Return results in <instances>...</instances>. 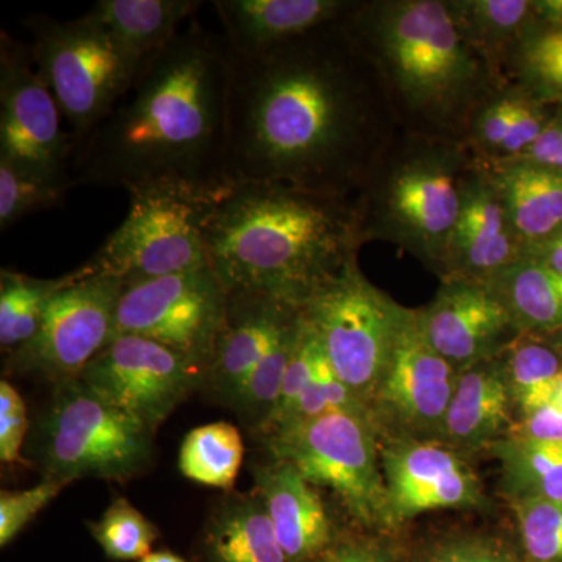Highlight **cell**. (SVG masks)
<instances>
[{
  "label": "cell",
  "mask_w": 562,
  "mask_h": 562,
  "mask_svg": "<svg viewBox=\"0 0 562 562\" xmlns=\"http://www.w3.org/2000/svg\"><path fill=\"white\" fill-rule=\"evenodd\" d=\"M346 20L262 54L227 49L225 183L349 199L371 179L401 124Z\"/></svg>",
  "instance_id": "6da1fadb"
},
{
  "label": "cell",
  "mask_w": 562,
  "mask_h": 562,
  "mask_svg": "<svg viewBox=\"0 0 562 562\" xmlns=\"http://www.w3.org/2000/svg\"><path fill=\"white\" fill-rule=\"evenodd\" d=\"M228 77L224 40L192 22L144 63L128 94L77 147L76 184L228 187Z\"/></svg>",
  "instance_id": "7a4b0ae2"
},
{
  "label": "cell",
  "mask_w": 562,
  "mask_h": 562,
  "mask_svg": "<svg viewBox=\"0 0 562 562\" xmlns=\"http://www.w3.org/2000/svg\"><path fill=\"white\" fill-rule=\"evenodd\" d=\"M357 202L280 183L228 184L205 231L206 258L228 294L302 310L357 261Z\"/></svg>",
  "instance_id": "3957f363"
},
{
  "label": "cell",
  "mask_w": 562,
  "mask_h": 562,
  "mask_svg": "<svg viewBox=\"0 0 562 562\" xmlns=\"http://www.w3.org/2000/svg\"><path fill=\"white\" fill-rule=\"evenodd\" d=\"M346 25L379 69L405 132L458 143L490 103L495 69L462 33L449 3H357Z\"/></svg>",
  "instance_id": "277c9868"
},
{
  "label": "cell",
  "mask_w": 562,
  "mask_h": 562,
  "mask_svg": "<svg viewBox=\"0 0 562 562\" xmlns=\"http://www.w3.org/2000/svg\"><path fill=\"white\" fill-rule=\"evenodd\" d=\"M458 144L412 133L395 139L357 199L366 241L391 239L446 273L472 171Z\"/></svg>",
  "instance_id": "5b68a950"
},
{
  "label": "cell",
  "mask_w": 562,
  "mask_h": 562,
  "mask_svg": "<svg viewBox=\"0 0 562 562\" xmlns=\"http://www.w3.org/2000/svg\"><path fill=\"white\" fill-rule=\"evenodd\" d=\"M225 190L160 183L128 192L124 222L81 269L128 286L209 265L206 225Z\"/></svg>",
  "instance_id": "8992f818"
},
{
  "label": "cell",
  "mask_w": 562,
  "mask_h": 562,
  "mask_svg": "<svg viewBox=\"0 0 562 562\" xmlns=\"http://www.w3.org/2000/svg\"><path fill=\"white\" fill-rule=\"evenodd\" d=\"M24 25L32 60L69 122L77 150L128 94L140 68L88 13L72 21L33 14Z\"/></svg>",
  "instance_id": "52a82bcc"
},
{
  "label": "cell",
  "mask_w": 562,
  "mask_h": 562,
  "mask_svg": "<svg viewBox=\"0 0 562 562\" xmlns=\"http://www.w3.org/2000/svg\"><path fill=\"white\" fill-rule=\"evenodd\" d=\"M55 386L38 424L40 462L46 479L125 482L144 471L155 432L103 401L80 379Z\"/></svg>",
  "instance_id": "ba28073f"
},
{
  "label": "cell",
  "mask_w": 562,
  "mask_h": 562,
  "mask_svg": "<svg viewBox=\"0 0 562 562\" xmlns=\"http://www.w3.org/2000/svg\"><path fill=\"white\" fill-rule=\"evenodd\" d=\"M268 438L273 460L290 462L313 486L330 490L355 522L392 528L372 416L330 412Z\"/></svg>",
  "instance_id": "9c48e42d"
},
{
  "label": "cell",
  "mask_w": 562,
  "mask_h": 562,
  "mask_svg": "<svg viewBox=\"0 0 562 562\" xmlns=\"http://www.w3.org/2000/svg\"><path fill=\"white\" fill-rule=\"evenodd\" d=\"M402 308L373 286L355 261L301 310L333 372L369 412L390 361Z\"/></svg>",
  "instance_id": "30bf717a"
},
{
  "label": "cell",
  "mask_w": 562,
  "mask_h": 562,
  "mask_svg": "<svg viewBox=\"0 0 562 562\" xmlns=\"http://www.w3.org/2000/svg\"><path fill=\"white\" fill-rule=\"evenodd\" d=\"M227 288L210 265L122 286L116 336H138L179 351L203 371L224 328ZM205 376V375H203Z\"/></svg>",
  "instance_id": "8fae6325"
},
{
  "label": "cell",
  "mask_w": 562,
  "mask_h": 562,
  "mask_svg": "<svg viewBox=\"0 0 562 562\" xmlns=\"http://www.w3.org/2000/svg\"><path fill=\"white\" fill-rule=\"evenodd\" d=\"M63 113L41 79L31 50L0 33V160L54 180L74 181L76 147L61 128ZM76 183V181H74Z\"/></svg>",
  "instance_id": "7c38bea8"
},
{
  "label": "cell",
  "mask_w": 562,
  "mask_h": 562,
  "mask_svg": "<svg viewBox=\"0 0 562 562\" xmlns=\"http://www.w3.org/2000/svg\"><path fill=\"white\" fill-rule=\"evenodd\" d=\"M54 299L38 333L21 349L11 351L10 368L36 372L55 384L80 379L114 338V319L122 284L109 277L87 276Z\"/></svg>",
  "instance_id": "4fadbf2b"
},
{
  "label": "cell",
  "mask_w": 562,
  "mask_h": 562,
  "mask_svg": "<svg viewBox=\"0 0 562 562\" xmlns=\"http://www.w3.org/2000/svg\"><path fill=\"white\" fill-rule=\"evenodd\" d=\"M203 368L179 351L138 336H116L81 372L80 380L155 432L203 383Z\"/></svg>",
  "instance_id": "5bb4252c"
},
{
  "label": "cell",
  "mask_w": 562,
  "mask_h": 562,
  "mask_svg": "<svg viewBox=\"0 0 562 562\" xmlns=\"http://www.w3.org/2000/svg\"><path fill=\"white\" fill-rule=\"evenodd\" d=\"M458 373L428 341L420 310L402 308L390 361L373 402L379 413L406 430L439 435Z\"/></svg>",
  "instance_id": "9a60e30c"
},
{
  "label": "cell",
  "mask_w": 562,
  "mask_h": 562,
  "mask_svg": "<svg viewBox=\"0 0 562 562\" xmlns=\"http://www.w3.org/2000/svg\"><path fill=\"white\" fill-rule=\"evenodd\" d=\"M392 528L439 509L480 506L482 484L446 443L398 438L380 449Z\"/></svg>",
  "instance_id": "2e32d148"
},
{
  "label": "cell",
  "mask_w": 562,
  "mask_h": 562,
  "mask_svg": "<svg viewBox=\"0 0 562 562\" xmlns=\"http://www.w3.org/2000/svg\"><path fill=\"white\" fill-rule=\"evenodd\" d=\"M420 317L428 341L458 372L497 358L520 335L512 314L484 281L443 279Z\"/></svg>",
  "instance_id": "e0dca14e"
},
{
  "label": "cell",
  "mask_w": 562,
  "mask_h": 562,
  "mask_svg": "<svg viewBox=\"0 0 562 562\" xmlns=\"http://www.w3.org/2000/svg\"><path fill=\"white\" fill-rule=\"evenodd\" d=\"M525 255L527 249L514 232L494 177L472 169L443 277L486 281Z\"/></svg>",
  "instance_id": "ac0fdd59"
},
{
  "label": "cell",
  "mask_w": 562,
  "mask_h": 562,
  "mask_svg": "<svg viewBox=\"0 0 562 562\" xmlns=\"http://www.w3.org/2000/svg\"><path fill=\"white\" fill-rule=\"evenodd\" d=\"M214 10L232 54L257 55L349 16L344 0H216Z\"/></svg>",
  "instance_id": "d6986e66"
},
{
  "label": "cell",
  "mask_w": 562,
  "mask_h": 562,
  "mask_svg": "<svg viewBox=\"0 0 562 562\" xmlns=\"http://www.w3.org/2000/svg\"><path fill=\"white\" fill-rule=\"evenodd\" d=\"M301 310L258 295L231 294L227 317L203 383L232 405L258 362Z\"/></svg>",
  "instance_id": "ffe728a7"
},
{
  "label": "cell",
  "mask_w": 562,
  "mask_h": 562,
  "mask_svg": "<svg viewBox=\"0 0 562 562\" xmlns=\"http://www.w3.org/2000/svg\"><path fill=\"white\" fill-rule=\"evenodd\" d=\"M255 486L290 562H313L333 542L327 508L294 465L273 460L254 469Z\"/></svg>",
  "instance_id": "44dd1931"
},
{
  "label": "cell",
  "mask_w": 562,
  "mask_h": 562,
  "mask_svg": "<svg viewBox=\"0 0 562 562\" xmlns=\"http://www.w3.org/2000/svg\"><path fill=\"white\" fill-rule=\"evenodd\" d=\"M513 395L503 360H486L458 373L439 436L452 446H494L513 430Z\"/></svg>",
  "instance_id": "7402d4cb"
},
{
  "label": "cell",
  "mask_w": 562,
  "mask_h": 562,
  "mask_svg": "<svg viewBox=\"0 0 562 562\" xmlns=\"http://www.w3.org/2000/svg\"><path fill=\"white\" fill-rule=\"evenodd\" d=\"M202 2L198 0H99L90 16L101 22L117 46L139 68L166 49Z\"/></svg>",
  "instance_id": "603a6c76"
},
{
  "label": "cell",
  "mask_w": 562,
  "mask_h": 562,
  "mask_svg": "<svg viewBox=\"0 0 562 562\" xmlns=\"http://www.w3.org/2000/svg\"><path fill=\"white\" fill-rule=\"evenodd\" d=\"M495 183L517 238L530 250L562 228V173L522 161H503Z\"/></svg>",
  "instance_id": "cb8c5ba5"
},
{
  "label": "cell",
  "mask_w": 562,
  "mask_h": 562,
  "mask_svg": "<svg viewBox=\"0 0 562 562\" xmlns=\"http://www.w3.org/2000/svg\"><path fill=\"white\" fill-rule=\"evenodd\" d=\"M206 562H290L260 495L222 503L203 535Z\"/></svg>",
  "instance_id": "d4e9b609"
},
{
  "label": "cell",
  "mask_w": 562,
  "mask_h": 562,
  "mask_svg": "<svg viewBox=\"0 0 562 562\" xmlns=\"http://www.w3.org/2000/svg\"><path fill=\"white\" fill-rule=\"evenodd\" d=\"M512 314L520 335L562 328V280L535 255L484 281Z\"/></svg>",
  "instance_id": "484cf974"
},
{
  "label": "cell",
  "mask_w": 562,
  "mask_h": 562,
  "mask_svg": "<svg viewBox=\"0 0 562 562\" xmlns=\"http://www.w3.org/2000/svg\"><path fill=\"white\" fill-rule=\"evenodd\" d=\"M503 486L513 502L546 498L562 503V442H539L508 435L494 443Z\"/></svg>",
  "instance_id": "4316f807"
},
{
  "label": "cell",
  "mask_w": 562,
  "mask_h": 562,
  "mask_svg": "<svg viewBox=\"0 0 562 562\" xmlns=\"http://www.w3.org/2000/svg\"><path fill=\"white\" fill-rule=\"evenodd\" d=\"M79 279V271L58 279H36L2 269L0 272V346L2 350L21 349L35 338L50 303L66 286Z\"/></svg>",
  "instance_id": "83f0119b"
},
{
  "label": "cell",
  "mask_w": 562,
  "mask_h": 562,
  "mask_svg": "<svg viewBox=\"0 0 562 562\" xmlns=\"http://www.w3.org/2000/svg\"><path fill=\"white\" fill-rule=\"evenodd\" d=\"M244 460L241 432L228 422H214L184 436L179 453L181 475L202 486L231 491Z\"/></svg>",
  "instance_id": "f1b7e54d"
},
{
  "label": "cell",
  "mask_w": 562,
  "mask_h": 562,
  "mask_svg": "<svg viewBox=\"0 0 562 562\" xmlns=\"http://www.w3.org/2000/svg\"><path fill=\"white\" fill-rule=\"evenodd\" d=\"M454 20L494 68L495 50L512 44L531 20L535 2L527 0H471L450 2Z\"/></svg>",
  "instance_id": "f546056e"
},
{
  "label": "cell",
  "mask_w": 562,
  "mask_h": 562,
  "mask_svg": "<svg viewBox=\"0 0 562 562\" xmlns=\"http://www.w3.org/2000/svg\"><path fill=\"white\" fill-rule=\"evenodd\" d=\"M299 319H301V312L295 314L290 324L283 328L271 349L266 351L265 357L244 383L243 390L232 402V408L260 431L271 419L279 403L284 373L297 339Z\"/></svg>",
  "instance_id": "4dcf8cb0"
},
{
  "label": "cell",
  "mask_w": 562,
  "mask_h": 562,
  "mask_svg": "<svg viewBox=\"0 0 562 562\" xmlns=\"http://www.w3.org/2000/svg\"><path fill=\"white\" fill-rule=\"evenodd\" d=\"M503 353L506 380L517 408L524 414L549 402L562 369L557 350L519 335Z\"/></svg>",
  "instance_id": "1f68e13d"
},
{
  "label": "cell",
  "mask_w": 562,
  "mask_h": 562,
  "mask_svg": "<svg viewBox=\"0 0 562 562\" xmlns=\"http://www.w3.org/2000/svg\"><path fill=\"white\" fill-rule=\"evenodd\" d=\"M94 541L113 561H140L151 553L158 528L131 502L117 497L111 502L98 522H88Z\"/></svg>",
  "instance_id": "d6a6232c"
},
{
  "label": "cell",
  "mask_w": 562,
  "mask_h": 562,
  "mask_svg": "<svg viewBox=\"0 0 562 562\" xmlns=\"http://www.w3.org/2000/svg\"><path fill=\"white\" fill-rule=\"evenodd\" d=\"M74 181L54 180L0 160V231L7 232L29 214L60 205Z\"/></svg>",
  "instance_id": "836d02e7"
},
{
  "label": "cell",
  "mask_w": 562,
  "mask_h": 562,
  "mask_svg": "<svg viewBox=\"0 0 562 562\" xmlns=\"http://www.w3.org/2000/svg\"><path fill=\"white\" fill-rule=\"evenodd\" d=\"M528 562H562V503L546 498L513 502Z\"/></svg>",
  "instance_id": "e575fe53"
},
{
  "label": "cell",
  "mask_w": 562,
  "mask_h": 562,
  "mask_svg": "<svg viewBox=\"0 0 562 562\" xmlns=\"http://www.w3.org/2000/svg\"><path fill=\"white\" fill-rule=\"evenodd\" d=\"M68 484L44 479L31 490L0 492V546H9Z\"/></svg>",
  "instance_id": "d590c367"
},
{
  "label": "cell",
  "mask_w": 562,
  "mask_h": 562,
  "mask_svg": "<svg viewBox=\"0 0 562 562\" xmlns=\"http://www.w3.org/2000/svg\"><path fill=\"white\" fill-rule=\"evenodd\" d=\"M27 406L20 392L5 380L0 383V460L14 464L27 435Z\"/></svg>",
  "instance_id": "8d00e7d4"
},
{
  "label": "cell",
  "mask_w": 562,
  "mask_h": 562,
  "mask_svg": "<svg viewBox=\"0 0 562 562\" xmlns=\"http://www.w3.org/2000/svg\"><path fill=\"white\" fill-rule=\"evenodd\" d=\"M525 69L546 87L562 92V31L546 32L525 43Z\"/></svg>",
  "instance_id": "74e56055"
},
{
  "label": "cell",
  "mask_w": 562,
  "mask_h": 562,
  "mask_svg": "<svg viewBox=\"0 0 562 562\" xmlns=\"http://www.w3.org/2000/svg\"><path fill=\"white\" fill-rule=\"evenodd\" d=\"M517 95H503L483 106L473 121V132L483 147L501 150L516 113Z\"/></svg>",
  "instance_id": "f35d334b"
},
{
  "label": "cell",
  "mask_w": 562,
  "mask_h": 562,
  "mask_svg": "<svg viewBox=\"0 0 562 562\" xmlns=\"http://www.w3.org/2000/svg\"><path fill=\"white\" fill-rule=\"evenodd\" d=\"M424 562H517L501 543L483 538L453 539Z\"/></svg>",
  "instance_id": "ab89813d"
},
{
  "label": "cell",
  "mask_w": 562,
  "mask_h": 562,
  "mask_svg": "<svg viewBox=\"0 0 562 562\" xmlns=\"http://www.w3.org/2000/svg\"><path fill=\"white\" fill-rule=\"evenodd\" d=\"M546 125L543 114L535 103L517 98L512 128H509L508 136L501 149L502 154L506 155L503 160H513V158L519 157L541 136Z\"/></svg>",
  "instance_id": "60d3db41"
},
{
  "label": "cell",
  "mask_w": 562,
  "mask_h": 562,
  "mask_svg": "<svg viewBox=\"0 0 562 562\" xmlns=\"http://www.w3.org/2000/svg\"><path fill=\"white\" fill-rule=\"evenodd\" d=\"M520 424L509 435L539 442H562V412L547 402L538 408L522 414Z\"/></svg>",
  "instance_id": "b9f144b4"
},
{
  "label": "cell",
  "mask_w": 562,
  "mask_h": 562,
  "mask_svg": "<svg viewBox=\"0 0 562 562\" xmlns=\"http://www.w3.org/2000/svg\"><path fill=\"white\" fill-rule=\"evenodd\" d=\"M503 161L530 162V165L542 166L562 173V117L549 122L541 136L519 157Z\"/></svg>",
  "instance_id": "7bdbcfd3"
},
{
  "label": "cell",
  "mask_w": 562,
  "mask_h": 562,
  "mask_svg": "<svg viewBox=\"0 0 562 562\" xmlns=\"http://www.w3.org/2000/svg\"><path fill=\"white\" fill-rule=\"evenodd\" d=\"M313 562H392L390 553L372 541L347 539L333 542L317 560Z\"/></svg>",
  "instance_id": "ee69618b"
},
{
  "label": "cell",
  "mask_w": 562,
  "mask_h": 562,
  "mask_svg": "<svg viewBox=\"0 0 562 562\" xmlns=\"http://www.w3.org/2000/svg\"><path fill=\"white\" fill-rule=\"evenodd\" d=\"M527 254L535 255L539 260L546 262L562 280V228L560 232L554 233L552 238L539 244V246L532 247Z\"/></svg>",
  "instance_id": "f6af8a7d"
},
{
  "label": "cell",
  "mask_w": 562,
  "mask_h": 562,
  "mask_svg": "<svg viewBox=\"0 0 562 562\" xmlns=\"http://www.w3.org/2000/svg\"><path fill=\"white\" fill-rule=\"evenodd\" d=\"M536 13L543 21L557 25L558 31H562V0H547V2H535Z\"/></svg>",
  "instance_id": "bcb514c9"
},
{
  "label": "cell",
  "mask_w": 562,
  "mask_h": 562,
  "mask_svg": "<svg viewBox=\"0 0 562 562\" xmlns=\"http://www.w3.org/2000/svg\"><path fill=\"white\" fill-rule=\"evenodd\" d=\"M138 562H190L184 560L180 554L169 552V550H160V552H151Z\"/></svg>",
  "instance_id": "7dc6e473"
},
{
  "label": "cell",
  "mask_w": 562,
  "mask_h": 562,
  "mask_svg": "<svg viewBox=\"0 0 562 562\" xmlns=\"http://www.w3.org/2000/svg\"><path fill=\"white\" fill-rule=\"evenodd\" d=\"M549 402L553 403V405L562 412V369L561 372L558 373L557 380H554L552 395H550Z\"/></svg>",
  "instance_id": "c3c4849f"
},
{
  "label": "cell",
  "mask_w": 562,
  "mask_h": 562,
  "mask_svg": "<svg viewBox=\"0 0 562 562\" xmlns=\"http://www.w3.org/2000/svg\"><path fill=\"white\" fill-rule=\"evenodd\" d=\"M554 333H557V335H554L553 339V349L557 350V353L560 355V357H562V328Z\"/></svg>",
  "instance_id": "681fc988"
}]
</instances>
